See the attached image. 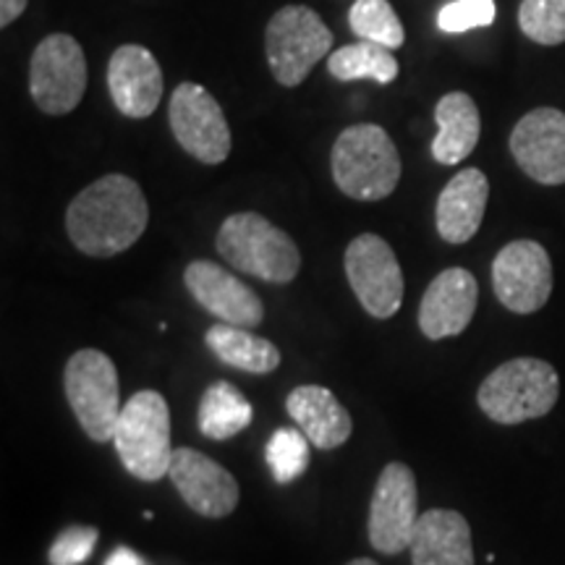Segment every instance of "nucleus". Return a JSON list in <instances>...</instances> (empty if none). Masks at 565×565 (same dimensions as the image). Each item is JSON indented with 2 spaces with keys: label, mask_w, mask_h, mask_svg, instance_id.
<instances>
[{
  "label": "nucleus",
  "mask_w": 565,
  "mask_h": 565,
  "mask_svg": "<svg viewBox=\"0 0 565 565\" xmlns=\"http://www.w3.org/2000/svg\"><path fill=\"white\" fill-rule=\"evenodd\" d=\"M437 137L433 139V158L440 166H458L477 150L482 121L479 108L466 92H450L435 108Z\"/></svg>",
  "instance_id": "obj_21"
},
{
  "label": "nucleus",
  "mask_w": 565,
  "mask_h": 565,
  "mask_svg": "<svg viewBox=\"0 0 565 565\" xmlns=\"http://www.w3.org/2000/svg\"><path fill=\"white\" fill-rule=\"evenodd\" d=\"M416 477L406 463L393 461L380 471L370 503V545L383 555H398L412 547L419 521Z\"/></svg>",
  "instance_id": "obj_11"
},
{
  "label": "nucleus",
  "mask_w": 565,
  "mask_h": 565,
  "mask_svg": "<svg viewBox=\"0 0 565 565\" xmlns=\"http://www.w3.org/2000/svg\"><path fill=\"white\" fill-rule=\"evenodd\" d=\"M333 47V32L309 6H286L270 19L265 32V51L275 82L299 87Z\"/></svg>",
  "instance_id": "obj_7"
},
{
  "label": "nucleus",
  "mask_w": 565,
  "mask_h": 565,
  "mask_svg": "<svg viewBox=\"0 0 565 565\" xmlns=\"http://www.w3.org/2000/svg\"><path fill=\"white\" fill-rule=\"evenodd\" d=\"M265 461L278 484H291L309 469V437L294 427L275 429L265 448Z\"/></svg>",
  "instance_id": "obj_26"
},
{
  "label": "nucleus",
  "mask_w": 565,
  "mask_h": 565,
  "mask_svg": "<svg viewBox=\"0 0 565 565\" xmlns=\"http://www.w3.org/2000/svg\"><path fill=\"white\" fill-rule=\"evenodd\" d=\"M171 129L179 145L204 166H221L231 154V129L221 103L202 84L183 82L171 100Z\"/></svg>",
  "instance_id": "obj_10"
},
{
  "label": "nucleus",
  "mask_w": 565,
  "mask_h": 565,
  "mask_svg": "<svg viewBox=\"0 0 565 565\" xmlns=\"http://www.w3.org/2000/svg\"><path fill=\"white\" fill-rule=\"evenodd\" d=\"M100 532L95 526L74 524L55 536L51 545V565H82L95 553Z\"/></svg>",
  "instance_id": "obj_29"
},
{
  "label": "nucleus",
  "mask_w": 565,
  "mask_h": 565,
  "mask_svg": "<svg viewBox=\"0 0 565 565\" xmlns=\"http://www.w3.org/2000/svg\"><path fill=\"white\" fill-rule=\"evenodd\" d=\"M414 565H475L469 521L458 511L433 508L422 513L412 536Z\"/></svg>",
  "instance_id": "obj_19"
},
{
  "label": "nucleus",
  "mask_w": 565,
  "mask_h": 565,
  "mask_svg": "<svg viewBox=\"0 0 565 565\" xmlns=\"http://www.w3.org/2000/svg\"><path fill=\"white\" fill-rule=\"evenodd\" d=\"M207 349L221 359L223 364L249 374H270L280 366L278 345L265 338L249 333L246 328L217 322L204 335Z\"/></svg>",
  "instance_id": "obj_22"
},
{
  "label": "nucleus",
  "mask_w": 565,
  "mask_h": 565,
  "mask_svg": "<svg viewBox=\"0 0 565 565\" xmlns=\"http://www.w3.org/2000/svg\"><path fill=\"white\" fill-rule=\"evenodd\" d=\"M150 221L145 192L129 175L110 173L89 183L66 210L71 244L87 257H116L131 249Z\"/></svg>",
  "instance_id": "obj_1"
},
{
  "label": "nucleus",
  "mask_w": 565,
  "mask_h": 565,
  "mask_svg": "<svg viewBox=\"0 0 565 565\" xmlns=\"http://www.w3.org/2000/svg\"><path fill=\"white\" fill-rule=\"evenodd\" d=\"M561 395V377L545 359L521 356L500 364L479 385L477 404L498 424H521L550 414Z\"/></svg>",
  "instance_id": "obj_4"
},
{
  "label": "nucleus",
  "mask_w": 565,
  "mask_h": 565,
  "mask_svg": "<svg viewBox=\"0 0 565 565\" xmlns=\"http://www.w3.org/2000/svg\"><path fill=\"white\" fill-rule=\"evenodd\" d=\"M330 166L338 189L359 202H380L391 196L404 171L393 139L377 124H356L341 131Z\"/></svg>",
  "instance_id": "obj_2"
},
{
  "label": "nucleus",
  "mask_w": 565,
  "mask_h": 565,
  "mask_svg": "<svg viewBox=\"0 0 565 565\" xmlns=\"http://www.w3.org/2000/svg\"><path fill=\"white\" fill-rule=\"evenodd\" d=\"M479 301L477 278L463 267H448L422 296L419 328L429 341L456 338L475 320Z\"/></svg>",
  "instance_id": "obj_16"
},
{
  "label": "nucleus",
  "mask_w": 565,
  "mask_h": 565,
  "mask_svg": "<svg viewBox=\"0 0 565 565\" xmlns=\"http://www.w3.org/2000/svg\"><path fill=\"white\" fill-rule=\"evenodd\" d=\"M492 288L511 312H540L553 294V263L545 246L529 238L503 246L492 263Z\"/></svg>",
  "instance_id": "obj_12"
},
{
  "label": "nucleus",
  "mask_w": 565,
  "mask_h": 565,
  "mask_svg": "<svg viewBox=\"0 0 565 565\" xmlns=\"http://www.w3.org/2000/svg\"><path fill=\"white\" fill-rule=\"evenodd\" d=\"M487 200H490V181L479 168H463L445 183L435 210L437 233L443 242H471L484 221Z\"/></svg>",
  "instance_id": "obj_18"
},
{
  "label": "nucleus",
  "mask_w": 565,
  "mask_h": 565,
  "mask_svg": "<svg viewBox=\"0 0 565 565\" xmlns=\"http://www.w3.org/2000/svg\"><path fill=\"white\" fill-rule=\"evenodd\" d=\"M110 100L124 116L147 118L162 100V71L141 45H121L108 63Z\"/></svg>",
  "instance_id": "obj_17"
},
{
  "label": "nucleus",
  "mask_w": 565,
  "mask_h": 565,
  "mask_svg": "<svg viewBox=\"0 0 565 565\" xmlns=\"http://www.w3.org/2000/svg\"><path fill=\"white\" fill-rule=\"evenodd\" d=\"M118 458L139 482H160L173 461L171 408L158 391L134 393L121 408L116 435Z\"/></svg>",
  "instance_id": "obj_5"
},
{
  "label": "nucleus",
  "mask_w": 565,
  "mask_h": 565,
  "mask_svg": "<svg viewBox=\"0 0 565 565\" xmlns=\"http://www.w3.org/2000/svg\"><path fill=\"white\" fill-rule=\"evenodd\" d=\"M105 565H150V563H147L145 557L137 553V550L121 545V547L113 550V553L108 555V561H105Z\"/></svg>",
  "instance_id": "obj_30"
},
{
  "label": "nucleus",
  "mask_w": 565,
  "mask_h": 565,
  "mask_svg": "<svg viewBox=\"0 0 565 565\" xmlns=\"http://www.w3.org/2000/svg\"><path fill=\"white\" fill-rule=\"evenodd\" d=\"M254 419V408L246 395L233 383L217 380L207 391L202 393L200 412H196V424L200 433L207 440H231L242 435Z\"/></svg>",
  "instance_id": "obj_23"
},
{
  "label": "nucleus",
  "mask_w": 565,
  "mask_h": 565,
  "mask_svg": "<svg viewBox=\"0 0 565 565\" xmlns=\"http://www.w3.org/2000/svg\"><path fill=\"white\" fill-rule=\"evenodd\" d=\"M87 89V58L71 34H51L30 61V95L47 116H66Z\"/></svg>",
  "instance_id": "obj_9"
},
{
  "label": "nucleus",
  "mask_w": 565,
  "mask_h": 565,
  "mask_svg": "<svg viewBox=\"0 0 565 565\" xmlns=\"http://www.w3.org/2000/svg\"><path fill=\"white\" fill-rule=\"evenodd\" d=\"M183 282L204 312L215 315L225 324L252 330L259 328L265 320L263 299L242 282V278L223 270L221 265L210 263V259H196L189 265L183 273Z\"/></svg>",
  "instance_id": "obj_14"
},
{
  "label": "nucleus",
  "mask_w": 565,
  "mask_h": 565,
  "mask_svg": "<svg viewBox=\"0 0 565 565\" xmlns=\"http://www.w3.org/2000/svg\"><path fill=\"white\" fill-rule=\"evenodd\" d=\"M328 71L338 82L372 79L377 84H391L398 76V61L377 42L359 40L330 55Z\"/></svg>",
  "instance_id": "obj_24"
},
{
  "label": "nucleus",
  "mask_w": 565,
  "mask_h": 565,
  "mask_svg": "<svg viewBox=\"0 0 565 565\" xmlns=\"http://www.w3.org/2000/svg\"><path fill=\"white\" fill-rule=\"evenodd\" d=\"M30 0H0V26H9L26 11Z\"/></svg>",
  "instance_id": "obj_31"
},
{
  "label": "nucleus",
  "mask_w": 565,
  "mask_h": 565,
  "mask_svg": "<svg viewBox=\"0 0 565 565\" xmlns=\"http://www.w3.org/2000/svg\"><path fill=\"white\" fill-rule=\"evenodd\" d=\"M345 278L366 315L391 320L404 303V270L398 257L377 233H362L345 249Z\"/></svg>",
  "instance_id": "obj_8"
},
{
  "label": "nucleus",
  "mask_w": 565,
  "mask_h": 565,
  "mask_svg": "<svg viewBox=\"0 0 565 565\" xmlns=\"http://www.w3.org/2000/svg\"><path fill=\"white\" fill-rule=\"evenodd\" d=\"M63 387L84 435L95 443H110L124 406L116 364L110 362L108 353L97 349L76 351L66 362Z\"/></svg>",
  "instance_id": "obj_6"
},
{
  "label": "nucleus",
  "mask_w": 565,
  "mask_h": 565,
  "mask_svg": "<svg viewBox=\"0 0 565 565\" xmlns=\"http://www.w3.org/2000/svg\"><path fill=\"white\" fill-rule=\"evenodd\" d=\"M217 252L236 270L267 282H291L301 270L299 246L259 212H236L217 231Z\"/></svg>",
  "instance_id": "obj_3"
},
{
  "label": "nucleus",
  "mask_w": 565,
  "mask_h": 565,
  "mask_svg": "<svg viewBox=\"0 0 565 565\" xmlns=\"http://www.w3.org/2000/svg\"><path fill=\"white\" fill-rule=\"evenodd\" d=\"M171 482L183 503L204 519H225L238 505V484L228 469L194 448L173 450Z\"/></svg>",
  "instance_id": "obj_15"
},
{
  "label": "nucleus",
  "mask_w": 565,
  "mask_h": 565,
  "mask_svg": "<svg viewBox=\"0 0 565 565\" xmlns=\"http://www.w3.org/2000/svg\"><path fill=\"white\" fill-rule=\"evenodd\" d=\"M519 26L536 45H563L565 0H524L519 9Z\"/></svg>",
  "instance_id": "obj_27"
},
{
  "label": "nucleus",
  "mask_w": 565,
  "mask_h": 565,
  "mask_svg": "<svg viewBox=\"0 0 565 565\" xmlns=\"http://www.w3.org/2000/svg\"><path fill=\"white\" fill-rule=\"evenodd\" d=\"M498 6L494 0H450L437 13V26L448 34H461L494 24Z\"/></svg>",
  "instance_id": "obj_28"
},
{
  "label": "nucleus",
  "mask_w": 565,
  "mask_h": 565,
  "mask_svg": "<svg viewBox=\"0 0 565 565\" xmlns=\"http://www.w3.org/2000/svg\"><path fill=\"white\" fill-rule=\"evenodd\" d=\"M345 565H377L374 561H370V557H356V561L345 563Z\"/></svg>",
  "instance_id": "obj_32"
},
{
  "label": "nucleus",
  "mask_w": 565,
  "mask_h": 565,
  "mask_svg": "<svg viewBox=\"0 0 565 565\" xmlns=\"http://www.w3.org/2000/svg\"><path fill=\"white\" fill-rule=\"evenodd\" d=\"M349 26L359 40L377 42V45L395 51L404 45L406 32L398 13L387 0H353L349 11Z\"/></svg>",
  "instance_id": "obj_25"
},
{
  "label": "nucleus",
  "mask_w": 565,
  "mask_h": 565,
  "mask_svg": "<svg viewBox=\"0 0 565 565\" xmlns=\"http://www.w3.org/2000/svg\"><path fill=\"white\" fill-rule=\"evenodd\" d=\"M511 154L529 179L542 186L565 183V113L536 108L511 134Z\"/></svg>",
  "instance_id": "obj_13"
},
{
  "label": "nucleus",
  "mask_w": 565,
  "mask_h": 565,
  "mask_svg": "<svg viewBox=\"0 0 565 565\" xmlns=\"http://www.w3.org/2000/svg\"><path fill=\"white\" fill-rule=\"evenodd\" d=\"M286 412L320 450L341 448L351 437V414L335 398V393L322 385L294 387L286 398Z\"/></svg>",
  "instance_id": "obj_20"
}]
</instances>
